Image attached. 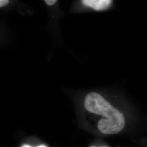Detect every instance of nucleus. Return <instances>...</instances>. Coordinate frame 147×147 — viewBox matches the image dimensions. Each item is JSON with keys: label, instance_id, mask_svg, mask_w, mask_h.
<instances>
[{"label": "nucleus", "instance_id": "1", "mask_svg": "<svg viewBox=\"0 0 147 147\" xmlns=\"http://www.w3.org/2000/svg\"><path fill=\"white\" fill-rule=\"evenodd\" d=\"M84 107L91 113L105 117V119H100L98 124V129L102 133L115 134L123 129L125 125L123 115L99 94L92 92L87 95L84 100Z\"/></svg>", "mask_w": 147, "mask_h": 147}, {"label": "nucleus", "instance_id": "2", "mask_svg": "<svg viewBox=\"0 0 147 147\" xmlns=\"http://www.w3.org/2000/svg\"><path fill=\"white\" fill-rule=\"evenodd\" d=\"M83 5L95 11H102L110 7L112 0H81Z\"/></svg>", "mask_w": 147, "mask_h": 147}, {"label": "nucleus", "instance_id": "3", "mask_svg": "<svg viewBox=\"0 0 147 147\" xmlns=\"http://www.w3.org/2000/svg\"><path fill=\"white\" fill-rule=\"evenodd\" d=\"M45 3L48 5H53L56 4L57 0H44Z\"/></svg>", "mask_w": 147, "mask_h": 147}, {"label": "nucleus", "instance_id": "4", "mask_svg": "<svg viewBox=\"0 0 147 147\" xmlns=\"http://www.w3.org/2000/svg\"><path fill=\"white\" fill-rule=\"evenodd\" d=\"M9 0H0V7L1 8L4 7L9 3Z\"/></svg>", "mask_w": 147, "mask_h": 147}, {"label": "nucleus", "instance_id": "5", "mask_svg": "<svg viewBox=\"0 0 147 147\" xmlns=\"http://www.w3.org/2000/svg\"><path fill=\"white\" fill-rule=\"evenodd\" d=\"M21 147H31V146H28V145H26V144H25V145H23ZM38 147H47V146H44V145H42V146H38Z\"/></svg>", "mask_w": 147, "mask_h": 147}]
</instances>
